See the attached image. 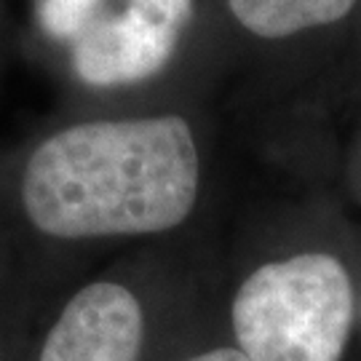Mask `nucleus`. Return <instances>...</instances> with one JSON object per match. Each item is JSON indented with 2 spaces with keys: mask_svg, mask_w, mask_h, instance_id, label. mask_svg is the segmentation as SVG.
<instances>
[{
  "mask_svg": "<svg viewBox=\"0 0 361 361\" xmlns=\"http://www.w3.org/2000/svg\"><path fill=\"white\" fill-rule=\"evenodd\" d=\"M201 161L180 116L86 121L51 134L22 171L32 228L59 241L174 231L190 217Z\"/></svg>",
  "mask_w": 361,
  "mask_h": 361,
  "instance_id": "1",
  "label": "nucleus"
},
{
  "mask_svg": "<svg viewBox=\"0 0 361 361\" xmlns=\"http://www.w3.org/2000/svg\"><path fill=\"white\" fill-rule=\"evenodd\" d=\"M353 319L350 276L326 252L259 265L231 302L235 348L249 361H343Z\"/></svg>",
  "mask_w": 361,
  "mask_h": 361,
  "instance_id": "2",
  "label": "nucleus"
},
{
  "mask_svg": "<svg viewBox=\"0 0 361 361\" xmlns=\"http://www.w3.org/2000/svg\"><path fill=\"white\" fill-rule=\"evenodd\" d=\"M193 0H129L118 16H94L73 40V67L89 86H126L169 62Z\"/></svg>",
  "mask_w": 361,
  "mask_h": 361,
  "instance_id": "3",
  "label": "nucleus"
},
{
  "mask_svg": "<svg viewBox=\"0 0 361 361\" xmlns=\"http://www.w3.org/2000/svg\"><path fill=\"white\" fill-rule=\"evenodd\" d=\"M147 313L131 286L97 279L75 289L43 337L35 361H142Z\"/></svg>",
  "mask_w": 361,
  "mask_h": 361,
  "instance_id": "4",
  "label": "nucleus"
},
{
  "mask_svg": "<svg viewBox=\"0 0 361 361\" xmlns=\"http://www.w3.org/2000/svg\"><path fill=\"white\" fill-rule=\"evenodd\" d=\"M356 0H228L233 16L259 38H286L310 27L332 25Z\"/></svg>",
  "mask_w": 361,
  "mask_h": 361,
  "instance_id": "5",
  "label": "nucleus"
},
{
  "mask_svg": "<svg viewBox=\"0 0 361 361\" xmlns=\"http://www.w3.org/2000/svg\"><path fill=\"white\" fill-rule=\"evenodd\" d=\"M99 0H40V27L54 38L75 40L94 19Z\"/></svg>",
  "mask_w": 361,
  "mask_h": 361,
  "instance_id": "6",
  "label": "nucleus"
},
{
  "mask_svg": "<svg viewBox=\"0 0 361 361\" xmlns=\"http://www.w3.org/2000/svg\"><path fill=\"white\" fill-rule=\"evenodd\" d=\"M185 361H249V359H246L235 345H219V348H209V350H201V353H193V356H188Z\"/></svg>",
  "mask_w": 361,
  "mask_h": 361,
  "instance_id": "7",
  "label": "nucleus"
}]
</instances>
